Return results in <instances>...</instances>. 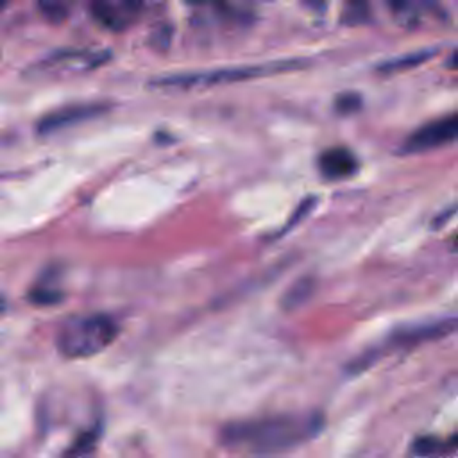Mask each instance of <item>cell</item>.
<instances>
[{"label":"cell","instance_id":"obj_1","mask_svg":"<svg viewBox=\"0 0 458 458\" xmlns=\"http://www.w3.org/2000/svg\"><path fill=\"white\" fill-rule=\"evenodd\" d=\"M322 428L324 417L317 411L279 413L231 422L220 431V440L227 449L267 456L299 447Z\"/></svg>","mask_w":458,"mask_h":458},{"label":"cell","instance_id":"obj_4","mask_svg":"<svg viewBox=\"0 0 458 458\" xmlns=\"http://www.w3.org/2000/svg\"><path fill=\"white\" fill-rule=\"evenodd\" d=\"M458 141V113H451L417 127L404 141V154H419Z\"/></svg>","mask_w":458,"mask_h":458},{"label":"cell","instance_id":"obj_2","mask_svg":"<svg viewBox=\"0 0 458 458\" xmlns=\"http://www.w3.org/2000/svg\"><path fill=\"white\" fill-rule=\"evenodd\" d=\"M118 335V324L106 313L75 315L63 322L55 345L66 358H89L104 351Z\"/></svg>","mask_w":458,"mask_h":458},{"label":"cell","instance_id":"obj_11","mask_svg":"<svg viewBox=\"0 0 458 458\" xmlns=\"http://www.w3.org/2000/svg\"><path fill=\"white\" fill-rule=\"evenodd\" d=\"M390 9H392V16L403 27H415V25L420 23L422 13H420V7L417 4L394 2V4H390Z\"/></svg>","mask_w":458,"mask_h":458},{"label":"cell","instance_id":"obj_13","mask_svg":"<svg viewBox=\"0 0 458 458\" xmlns=\"http://www.w3.org/2000/svg\"><path fill=\"white\" fill-rule=\"evenodd\" d=\"M38 9L52 23H61L68 16V5L64 2L55 0H41L38 2Z\"/></svg>","mask_w":458,"mask_h":458},{"label":"cell","instance_id":"obj_8","mask_svg":"<svg viewBox=\"0 0 458 458\" xmlns=\"http://www.w3.org/2000/svg\"><path fill=\"white\" fill-rule=\"evenodd\" d=\"M318 170L327 179H344L356 172L358 159L345 147H331L320 152L318 156Z\"/></svg>","mask_w":458,"mask_h":458},{"label":"cell","instance_id":"obj_9","mask_svg":"<svg viewBox=\"0 0 458 458\" xmlns=\"http://www.w3.org/2000/svg\"><path fill=\"white\" fill-rule=\"evenodd\" d=\"M458 453V435L449 438L440 437H419L410 445V454L415 458H449Z\"/></svg>","mask_w":458,"mask_h":458},{"label":"cell","instance_id":"obj_17","mask_svg":"<svg viewBox=\"0 0 458 458\" xmlns=\"http://www.w3.org/2000/svg\"><path fill=\"white\" fill-rule=\"evenodd\" d=\"M449 64L453 66V68H458V50L451 55V61H449Z\"/></svg>","mask_w":458,"mask_h":458},{"label":"cell","instance_id":"obj_3","mask_svg":"<svg viewBox=\"0 0 458 458\" xmlns=\"http://www.w3.org/2000/svg\"><path fill=\"white\" fill-rule=\"evenodd\" d=\"M299 61H276V63H263V64H242V66H227V68H216L202 73H181L172 77H163L157 81V84L163 86H211V84H225V82H238L245 79L263 77L270 73H279L290 68H297Z\"/></svg>","mask_w":458,"mask_h":458},{"label":"cell","instance_id":"obj_7","mask_svg":"<svg viewBox=\"0 0 458 458\" xmlns=\"http://www.w3.org/2000/svg\"><path fill=\"white\" fill-rule=\"evenodd\" d=\"M107 109L106 104L102 102H82V104H70L64 107H59L48 114H45L39 122H38V131L47 134L63 127H70L75 125L79 122H84L88 118L98 116L100 113H104Z\"/></svg>","mask_w":458,"mask_h":458},{"label":"cell","instance_id":"obj_12","mask_svg":"<svg viewBox=\"0 0 458 458\" xmlns=\"http://www.w3.org/2000/svg\"><path fill=\"white\" fill-rule=\"evenodd\" d=\"M435 54V50H420V52H413V54H408V55H403L399 59H394V61H388L381 66V70L385 72H395V70H406V68H411V66H417L424 61H428L431 55Z\"/></svg>","mask_w":458,"mask_h":458},{"label":"cell","instance_id":"obj_5","mask_svg":"<svg viewBox=\"0 0 458 458\" xmlns=\"http://www.w3.org/2000/svg\"><path fill=\"white\" fill-rule=\"evenodd\" d=\"M456 331H458V317H444L437 320H426V322H417V324L399 327L390 335L386 344L394 347H413L424 342L444 338Z\"/></svg>","mask_w":458,"mask_h":458},{"label":"cell","instance_id":"obj_10","mask_svg":"<svg viewBox=\"0 0 458 458\" xmlns=\"http://www.w3.org/2000/svg\"><path fill=\"white\" fill-rule=\"evenodd\" d=\"M313 279L311 277H302V279H297L290 290L283 295V306L286 310H292V308H297L299 304H302L313 292Z\"/></svg>","mask_w":458,"mask_h":458},{"label":"cell","instance_id":"obj_6","mask_svg":"<svg viewBox=\"0 0 458 458\" xmlns=\"http://www.w3.org/2000/svg\"><path fill=\"white\" fill-rule=\"evenodd\" d=\"M91 18L109 30H123L136 21L141 11L140 2L132 0H95L89 2Z\"/></svg>","mask_w":458,"mask_h":458},{"label":"cell","instance_id":"obj_16","mask_svg":"<svg viewBox=\"0 0 458 458\" xmlns=\"http://www.w3.org/2000/svg\"><path fill=\"white\" fill-rule=\"evenodd\" d=\"M360 104H361V98L356 93H344L336 98V109L340 113H351V111L358 109Z\"/></svg>","mask_w":458,"mask_h":458},{"label":"cell","instance_id":"obj_15","mask_svg":"<svg viewBox=\"0 0 458 458\" xmlns=\"http://www.w3.org/2000/svg\"><path fill=\"white\" fill-rule=\"evenodd\" d=\"M369 7L367 4H349L345 5L344 13H342V20L349 25H356V23H363L369 20Z\"/></svg>","mask_w":458,"mask_h":458},{"label":"cell","instance_id":"obj_14","mask_svg":"<svg viewBox=\"0 0 458 458\" xmlns=\"http://www.w3.org/2000/svg\"><path fill=\"white\" fill-rule=\"evenodd\" d=\"M59 297H61V293L47 281H43L41 284H36L29 293V299L34 304H52V302H57Z\"/></svg>","mask_w":458,"mask_h":458}]
</instances>
